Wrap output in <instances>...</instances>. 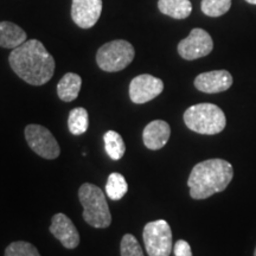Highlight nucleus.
Returning <instances> with one entry per match:
<instances>
[{"instance_id":"20e7f679","label":"nucleus","mask_w":256,"mask_h":256,"mask_svg":"<svg viewBox=\"0 0 256 256\" xmlns=\"http://www.w3.org/2000/svg\"><path fill=\"white\" fill-rule=\"evenodd\" d=\"M78 198L83 206V218L94 228H108L112 215L104 192L94 184L86 183L78 190Z\"/></svg>"},{"instance_id":"1a4fd4ad","label":"nucleus","mask_w":256,"mask_h":256,"mask_svg":"<svg viewBox=\"0 0 256 256\" xmlns=\"http://www.w3.org/2000/svg\"><path fill=\"white\" fill-rule=\"evenodd\" d=\"M164 90V83L158 78L144 74L132 80L130 84V98L136 104L153 100Z\"/></svg>"},{"instance_id":"ddd939ff","label":"nucleus","mask_w":256,"mask_h":256,"mask_svg":"<svg viewBox=\"0 0 256 256\" xmlns=\"http://www.w3.org/2000/svg\"><path fill=\"white\" fill-rule=\"evenodd\" d=\"M170 136H171L170 124L162 120H154L147 124L144 130V145L148 150L156 151V150L162 148L168 144Z\"/></svg>"},{"instance_id":"9d476101","label":"nucleus","mask_w":256,"mask_h":256,"mask_svg":"<svg viewBox=\"0 0 256 256\" xmlns=\"http://www.w3.org/2000/svg\"><path fill=\"white\" fill-rule=\"evenodd\" d=\"M102 12V0H72V18L78 26L90 28L98 23Z\"/></svg>"},{"instance_id":"9b49d317","label":"nucleus","mask_w":256,"mask_h":256,"mask_svg":"<svg viewBox=\"0 0 256 256\" xmlns=\"http://www.w3.org/2000/svg\"><path fill=\"white\" fill-rule=\"evenodd\" d=\"M232 86V76L226 70H214L200 74L194 78V87L206 94H217L228 90Z\"/></svg>"},{"instance_id":"393cba45","label":"nucleus","mask_w":256,"mask_h":256,"mask_svg":"<svg viewBox=\"0 0 256 256\" xmlns=\"http://www.w3.org/2000/svg\"><path fill=\"white\" fill-rule=\"evenodd\" d=\"M254 256H256V248H255V252H254Z\"/></svg>"},{"instance_id":"412c9836","label":"nucleus","mask_w":256,"mask_h":256,"mask_svg":"<svg viewBox=\"0 0 256 256\" xmlns=\"http://www.w3.org/2000/svg\"><path fill=\"white\" fill-rule=\"evenodd\" d=\"M5 256H40V252L31 243L25 241L12 242L5 249Z\"/></svg>"},{"instance_id":"f8f14e48","label":"nucleus","mask_w":256,"mask_h":256,"mask_svg":"<svg viewBox=\"0 0 256 256\" xmlns=\"http://www.w3.org/2000/svg\"><path fill=\"white\" fill-rule=\"evenodd\" d=\"M50 232L66 249H74L80 244V234L72 220L64 214H56L51 220Z\"/></svg>"},{"instance_id":"0eeeda50","label":"nucleus","mask_w":256,"mask_h":256,"mask_svg":"<svg viewBox=\"0 0 256 256\" xmlns=\"http://www.w3.org/2000/svg\"><path fill=\"white\" fill-rule=\"evenodd\" d=\"M25 139L30 148L44 159H56L60 148L55 136L48 128L40 124H28L25 128Z\"/></svg>"},{"instance_id":"b1692460","label":"nucleus","mask_w":256,"mask_h":256,"mask_svg":"<svg viewBox=\"0 0 256 256\" xmlns=\"http://www.w3.org/2000/svg\"><path fill=\"white\" fill-rule=\"evenodd\" d=\"M246 2H249V4L256 5V0H246Z\"/></svg>"},{"instance_id":"5701e85b","label":"nucleus","mask_w":256,"mask_h":256,"mask_svg":"<svg viewBox=\"0 0 256 256\" xmlns=\"http://www.w3.org/2000/svg\"><path fill=\"white\" fill-rule=\"evenodd\" d=\"M174 252L176 256H192L190 244L184 240H179V241L176 242Z\"/></svg>"},{"instance_id":"6ab92c4d","label":"nucleus","mask_w":256,"mask_h":256,"mask_svg":"<svg viewBox=\"0 0 256 256\" xmlns=\"http://www.w3.org/2000/svg\"><path fill=\"white\" fill-rule=\"evenodd\" d=\"M128 191V185L126 179L122 174H110L106 184V194L112 200H120Z\"/></svg>"},{"instance_id":"7ed1b4c3","label":"nucleus","mask_w":256,"mask_h":256,"mask_svg":"<svg viewBox=\"0 0 256 256\" xmlns=\"http://www.w3.org/2000/svg\"><path fill=\"white\" fill-rule=\"evenodd\" d=\"M184 122L188 130L204 136H215L226 128L224 112L212 104H200L188 107L184 113Z\"/></svg>"},{"instance_id":"f257e3e1","label":"nucleus","mask_w":256,"mask_h":256,"mask_svg":"<svg viewBox=\"0 0 256 256\" xmlns=\"http://www.w3.org/2000/svg\"><path fill=\"white\" fill-rule=\"evenodd\" d=\"M10 66L22 80L31 86H43L55 72V60L37 40H26L12 50Z\"/></svg>"},{"instance_id":"423d86ee","label":"nucleus","mask_w":256,"mask_h":256,"mask_svg":"<svg viewBox=\"0 0 256 256\" xmlns=\"http://www.w3.org/2000/svg\"><path fill=\"white\" fill-rule=\"evenodd\" d=\"M144 243L148 256H170L172 252V232L164 220L147 223L142 232Z\"/></svg>"},{"instance_id":"4468645a","label":"nucleus","mask_w":256,"mask_h":256,"mask_svg":"<svg viewBox=\"0 0 256 256\" xmlns=\"http://www.w3.org/2000/svg\"><path fill=\"white\" fill-rule=\"evenodd\" d=\"M26 42V32L11 22H0V46L16 49Z\"/></svg>"},{"instance_id":"f3484780","label":"nucleus","mask_w":256,"mask_h":256,"mask_svg":"<svg viewBox=\"0 0 256 256\" xmlns=\"http://www.w3.org/2000/svg\"><path fill=\"white\" fill-rule=\"evenodd\" d=\"M104 150L107 154L110 156L113 160H120L122 158L124 152H126V146L122 138L119 133L114 132V130H108L104 136Z\"/></svg>"},{"instance_id":"dca6fc26","label":"nucleus","mask_w":256,"mask_h":256,"mask_svg":"<svg viewBox=\"0 0 256 256\" xmlns=\"http://www.w3.org/2000/svg\"><path fill=\"white\" fill-rule=\"evenodd\" d=\"M158 8L162 14L174 19H185L191 14L190 0H159Z\"/></svg>"},{"instance_id":"6e6552de","label":"nucleus","mask_w":256,"mask_h":256,"mask_svg":"<svg viewBox=\"0 0 256 256\" xmlns=\"http://www.w3.org/2000/svg\"><path fill=\"white\" fill-rule=\"evenodd\" d=\"M214 49L212 38L206 30L196 28L183 40L179 42L178 52L186 60H198L206 57Z\"/></svg>"},{"instance_id":"4be33fe9","label":"nucleus","mask_w":256,"mask_h":256,"mask_svg":"<svg viewBox=\"0 0 256 256\" xmlns=\"http://www.w3.org/2000/svg\"><path fill=\"white\" fill-rule=\"evenodd\" d=\"M121 256H145L138 240L132 234H126L121 240Z\"/></svg>"},{"instance_id":"a211bd4d","label":"nucleus","mask_w":256,"mask_h":256,"mask_svg":"<svg viewBox=\"0 0 256 256\" xmlns=\"http://www.w3.org/2000/svg\"><path fill=\"white\" fill-rule=\"evenodd\" d=\"M68 127L70 133L74 134V136H81V134L87 132L89 127V116L87 110L78 107L70 110L68 118Z\"/></svg>"},{"instance_id":"aec40b11","label":"nucleus","mask_w":256,"mask_h":256,"mask_svg":"<svg viewBox=\"0 0 256 256\" xmlns=\"http://www.w3.org/2000/svg\"><path fill=\"white\" fill-rule=\"evenodd\" d=\"M232 8V0H202L200 8L208 17H220Z\"/></svg>"},{"instance_id":"f03ea898","label":"nucleus","mask_w":256,"mask_h":256,"mask_svg":"<svg viewBox=\"0 0 256 256\" xmlns=\"http://www.w3.org/2000/svg\"><path fill=\"white\" fill-rule=\"evenodd\" d=\"M234 177L232 164L223 159H208L192 168L188 185L194 200H206L228 188Z\"/></svg>"},{"instance_id":"39448f33","label":"nucleus","mask_w":256,"mask_h":256,"mask_svg":"<svg viewBox=\"0 0 256 256\" xmlns=\"http://www.w3.org/2000/svg\"><path fill=\"white\" fill-rule=\"evenodd\" d=\"M134 55L136 51L130 42L116 40L106 43L98 50L96 62L104 72H116L130 66Z\"/></svg>"},{"instance_id":"2eb2a0df","label":"nucleus","mask_w":256,"mask_h":256,"mask_svg":"<svg viewBox=\"0 0 256 256\" xmlns=\"http://www.w3.org/2000/svg\"><path fill=\"white\" fill-rule=\"evenodd\" d=\"M82 78L78 74L68 72L60 78L57 84V94L58 98L64 102H72L76 100L81 90Z\"/></svg>"}]
</instances>
